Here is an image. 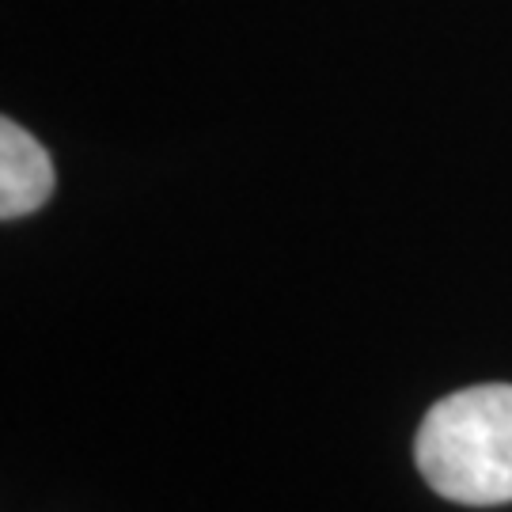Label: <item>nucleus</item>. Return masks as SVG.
Returning <instances> with one entry per match:
<instances>
[{"mask_svg":"<svg viewBox=\"0 0 512 512\" xmlns=\"http://www.w3.org/2000/svg\"><path fill=\"white\" fill-rule=\"evenodd\" d=\"M421 478L459 505L512 501V384H482L440 399L414 440Z\"/></svg>","mask_w":512,"mask_h":512,"instance_id":"nucleus-1","label":"nucleus"},{"mask_svg":"<svg viewBox=\"0 0 512 512\" xmlns=\"http://www.w3.org/2000/svg\"><path fill=\"white\" fill-rule=\"evenodd\" d=\"M54 160L12 118L0 122V217L19 220L50 202Z\"/></svg>","mask_w":512,"mask_h":512,"instance_id":"nucleus-2","label":"nucleus"}]
</instances>
